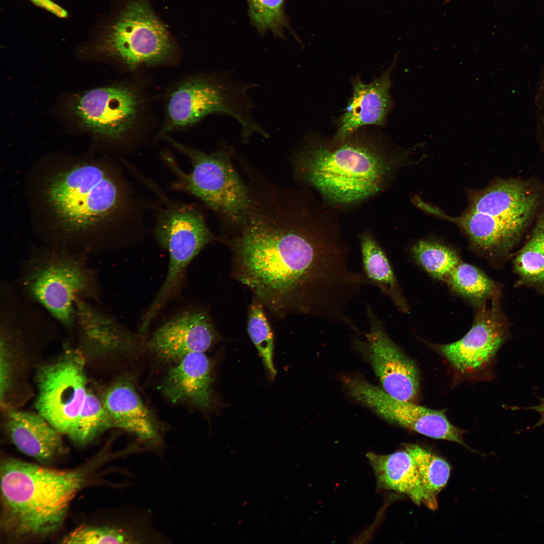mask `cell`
Returning <instances> with one entry per match:
<instances>
[{
    "mask_svg": "<svg viewBox=\"0 0 544 544\" xmlns=\"http://www.w3.org/2000/svg\"><path fill=\"white\" fill-rule=\"evenodd\" d=\"M4 410L6 430L21 452L46 465L65 451L61 434L37 412Z\"/></svg>",
    "mask_w": 544,
    "mask_h": 544,
    "instance_id": "e0dca14e",
    "label": "cell"
},
{
    "mask_svg": "<svg viewBox=\"0 0 544 544\" xmlns=\"http://www.w3.org/2000/svg\"><path fill=\"white\" fill-rule=\"evenodd\" d=\"M506 335L505 327L495 307L483 308L468 332L458 341L436 349L458 372L472 374L492 361Z\"/></svg>",
    "mask_w": 544,
    "mask_h": 544,
    "instance_id": "5bb4252c",
    "label": "cell"
},
{
    "mask_svg": "<svg viewBox=\"0 0 544 544\" xmlns=\"http://www.w3.org/2000/svg\"><path fill=\"white\" fill-rule=\"evenodd\" d=\"M405 446L416 464L425 495V505L435 510L438 507L437 496L447 485L451 466L441 457L418 445Z\"/></svg>",
    "mask_w": 544,
    "mask_h": 544,
    "instance_id": "cb8c5ba5",
    "label": "cell"
},
{
    "mask_svg": "<svg viewBox=\"0 0 544 544\" xmlns=\"http://www.w3.org/2000/svg\"><path fill=\"white\" fill-rule=\"evenodd\" d=\"M97 304L83 300L77 302L75 334L81 350L106 353L129 347L133 337Z\"/></svg>",
    "mask_w": 544,
    "mask_h": 544,
    "instance_id": "d6986e66",
    "label": "cell"
},
{
    "mask_svg": "<svg viewBox=\"0 0 544 544\" xmlns=\"http://www.w3.org/2000/svg\"><path fill=\"white\" fill-rule=\"evenodd\" d=\"M213 381L212 365L202 352L190 353L170 369L160 386L173 403H189L201 409L210 407Z\"/></svg>",
    "mask_w": 544,
    "mask_h": 544,
    "instance_id": "ac0fdd59",
    "label": "cell"
},
{
    "mask_svg": "<svg viewBox=\"0 0 544 544\" xmlns=\"http://www.w3.org/2000/svg\"><path fill=\"white\" fill-rule=\"evenodd\" d=\"M141 109L138 92L124 85L95 88L76 96L70 109L84 129L113 141L122 139L136 126Z\"/></svg>",
    "mask_w": 544,
    "mask_h": 544,
    "instance_id": "8fae6325",
    "label": "cell"
},
{
    "mask_svg": "<svg viewBox=\"0 0 544 544\" xmlns=\"http://www.w3.org/2000/svg\"><path fill=\"white\" fill-rule=\"evenodd\" d=\"M516 273L524 283H544V258L526 243L514 261Z\"/></svg>",
    "mask_w": 544,
    "mask_h": 544,
    "instance_id": "f546056e",
    "label": "cell"
},
{
    "mask_svg": "<svg viewBox=\"0 0 544 544\" xmlns=\"http://www.w3.org/2000/svg\"><path fill=\"white\" fill-rule=\"evenodd\" d=\"M125 536L108 527L81 526L63 539V543H120L127 542Z\"/></svg>",
    "mask_w": 544,
    "mask_h": 544,
    "instance_id": "4dcf8cb0",
    "label": "cell"
},
{
    "mask_svg": "<svg viewBox=\"0 0 544 544\" xmlns=\"http://www.w3.org/2000/svg\"><path fill=\"white\" fill-rule=\"evenodd\" d=\"M362 273L370 285L377 287L401 310L405 302L390 262L375 235L370 230L359 234Z\"/></svg>",
    "mask_w": 544,
    "mask_h": 544,
    "instance_id": "603a6c76",
    "label": "cell"
},
{
    "mask_svg": "<svg viewBox=\"0 0 544 544\" xmlns=\"http://www.w3.org/2000/svg\"><path fill=\"white\" fill-rule=\"evenodd\" d=\"M94 49L133 70L168 60L175 46L148 0H127L102 30Z\"/></svg>",
    "mask_w": 544,
    "mask_h": 544,
    "instance_id": "52a82bcc",
    "label": "cell"
},
{
    "mask_svg": "<svg viewBox=\"0 0 544 544\" xmlns=\"http://www.w3.org/2000/svg\"><path fill=\"white\" fill-rule=\"evenodd\" d=\"M14 283L24 298L73 336L78 300L98 303L101 296L97 274L88 256L49 246L29 252Z\"/></svg>",
    "mask_w": 544,
    "mask_h": 544,
    "instance_id": "5b68a950",
    "label": "cell"
},
{
    "mask_svg": "<svg viewBox=\"0 0 544 544\" xmlns=\"http://www.w3.org/2000/svg\"><path fill=\"white\" fill-rule=\"evenodd\" d=\"M412 253L428 273L440 280L447 279L460 262L454 250L434 241H420L413 247Z\"/></svg>",
    "mask_w": 544,
    "mask_h": 544,
    "instance_id": "484cf974",
    "label": "cell"
},
{
    "mask_svg": "<svg viewBox=\"0 0 544 544\" xmlns=\"http://www.w3.org/2000/svg\"><path fill=\"white\" fill-rule=\"evenodd\" d=\"M245 226L227 241L234 275L278 316L354 321L351 302L369 285L351 268L335 210L310 191L265 186L250 193Z\"/></svg>",
    "mask_w": 544,
    "mask_h": 544,
    "instance_id": "6da1fadb",
    "label": "cell"
},
{
    "mask_svg": "<svg viewBox=\"0 0 544 544\" xmlns=\"http://www.w3.org/2000/svg\"><path fill=\"white\" fill-rule=\"evenodd\" d=\"M30 1L36 6L44 9L60 18H65L68 16V13L66 11L51 0Z\"/></svg>",
    "mask_w": 544,
    "mask_h": 544,
    "instance_id": "1f68e13d",
    "label": "cell"
},
{
    "mask_svg": "<svg viewBox=\"0 0 544 544\" xmlns=\"http://www.w3.org/2000/svg\"><path fill=\"white\" fill-rule=\"evenodd\" d=\"M251 104L246 88L226 78L196 77L178 85L168 97L167 121L160 134L190 126L212 113L232 116L240 123L246 140L254 133L266 132L250 116Z\"/></svg>",
    "mask_w": 544,
    "mask_h": 544,
    "instance_id": "ba28073f",
    "label": "cell"
},
{
    "mask_svg": "<svg viewBox=\"0 0 544 544\" xmlns=\"http://www.w3.org/2000/svg\"><path fill=\"white\" fill-rule=\"evenodd\" d=\"M251 22L261 33L270 31L278 36L287 26L285 0H247Z\"/></svg>",
    "mask_w": 544,
    "mask_h": 544,
    "instance_id": "f1b7e54d",
    "label": "cell"
},
{
    "mask_svg": "<svg viewBox=\"0 0 544 544\" xmlns=\"http://www.w3.org/2000/svg\"><path fill=\"white\" fill-rule=\"evenodd\" d=\"M42 197L56 225L51 247L89 256L102 236L144 226L141 198L108 165L82 162L59 170L46 180Z\"/></svg>",
    "mask_w": 544,
    "mask_h": 544,
    "instance_id": "7a4b0ae2",
    "label": "cell"
},
{
    "mask_svg": "<svg viewBox=\"0 0 544 544\" xmlns=\"http://www.w3.org/2000/svg\"><path fill=\"white\" fill-rule=\"evenodd\" d=\"M523 409L531 410L538 412L540 415V419L535 427L540 426L544 424V398L540 399L539 403L535 406H530Z\"/></svg>",
    "mask_w": 544,
    "mask_h": 544,
    "instance_id": "d6a6232c",
    "label": "cell"
},
{
    "mask_svg": "<svg viewBox=\"0 0 544 544\" xmlns=\"http://www.w3.org/2000/svg\"><path fill=\"white\" fill-rule=\"evenodd\" d=\"M394 62L380 77L369 84L364 83L358 78L353 80L352 94L338 120L336 132L332 137L333 140H345L365 125H384L392 106L389 91Z\"/></svg>",
    "mask_w": 544,
    "mask_h": 544,
    "instance_id": "2e32d148",
    "label": "cell"
},
{
    "mask_svg": "<svg viewBox=\"0 0 544 544\" xmlns=\"http://www.w3.org/2000/svg\"><path fill=\"white\" fill-rule=\"evenodd\" d=\"M101 399L113 427L134 433L144 440L157 437L153 416L129 381L117 380L107 389Z\"/></svg>",
    "mask_w": 544,
    "mask_h": 544,
    "instance_id": "44dd1931",
    "label": "cell"
},
{
    "mask_svg": "<svg viewBox=\"0 0 544 544\" xmlns=\"http://www.w3.org/2000/svg\"><path fill=\"white\" fill-rule=\"evenodd\" d=\"M89 467L58 470L14 458L1 464L4 533L14 537H41L56 531L70 505L88 484Z\"/></svg>",
    "mask_w": 544,
    "mask_h": 544,
    "instance_id": "277c9868",
    "label": "cell"
},
{
    "mask_svg": "<svg viewBox=\"0 0 544 544\" xmlns=\"http://www.w3.org/2000/svg\"><path fill=\"white\" fill-rule=\"evenodd\" d=\"M447 279L456 292L476 302H483L489 298L494 289V283L488 277L466 263L460 262Z\"/></svg>",
    "mask_w": 544,
    "mask_h": 544,
    "instance_id": "4316f807",
    "label": "cell"
},
{
    "mask_svg": "<svg viewBox=\"0 0 544 544\" xmlns=\"http://www.w3.org/2000/svg\"><path fill=\"white\" fill-rule=\"evenodd\" d=\"M247 331L265 367L273 378L277 373L273 361V334L264 311L263 305L255 296L248 310Z\"/></svg>",
    "mask_w": 544,
    "mask_h": 544,
    "instance_id": "83f0119b",
    "label": "cell"
},
{
    "mask_svg": "<svg viewBox=\"0 0 544 544\" xmlns=\"http://www.w3.org/2000/svg\"><path fill=\"white\" fill-rule=\"evenodd\" d=\"M167 140L189 159L192 167L187 173L172 156L164 154V161L175 177L170 188L198 198L230 227L239 231L247 219L248 192L234 168L229 151L221 149L207 154L169 138Z\"/></svg>",
    "mask_w": 544,
    "mask_h": 544,
    "instance_id": "8992f818",
    "label": "cell"
},
{
    "mask_svg": "<svg viewBox=\"0 0 544 544\" xmlns=\"http://www.w3.org/2000/svg\"><path fill=\"white\" fill-rule=\"evenodd\" d=\"M377 488L403 494L418 505H425V495L414 459L406 448L386 455L369 452Z\"/></svg>",
    "mask_w": 544,
    "mask_h": 544,
    "instance_id": "7402d4cb",
    "label": "cell"
},
{
    "mask_svg": "<svg viewBox=\"0 0 544 544\" xmlns=\"http://www.w3.org/2000/svg\"><path fill=\"white\" fill-rule=\"evenodd\" d=\"M83 352L69 349L37 371V412L61 434L70 437L88 388Z\"/></svg>",
    "mask_w": 544,
    "mask_h": 544,
    "instance_id": "30bf717a",
    "label": "cell"
},
{
    "mask_svg": "<svg viewBox=\"0 0 544 544\" xmlns=\"http://www.w3.org/2000/svg\"><path fill=\"white\" fill-rule=\"evenodd\" d=\"M448 1H449V0H448Z\"/></svg>",
    "mask_w": 544,
    "mask_h": 544,
    "instance_id": "836d02e7",
    "label": "cell"
},
{
    "mask_svg": "<svg viewBox=\"0 0 544 544\" xmlns=\"http://www.w3.org/2000/svg\"><path fill=\"white\" fill-rule=\"evenodd\" d=\"M144 182L157 195L161 204L157 210L154 234L160 245L168 251L169 264L155 301L164 305L177 289L188 265L213 237L196 207L168 198L149 179Z\"/></svg>",
    "mask_w": 544,
    "mask_h": 544,
    "instance_id": "9c48e42d",
    "label": "cell"
},
{
    "mask_svg": "<svg viewBox=\"0 0 544 544\" xmlns=\"http://www.w3.org/2000/svg\"><path fill=\"white\" fill-rule=\"evenodd\" d=\"M366 307L369 324L366 345L382 389L395 399L413 402L419 391L418 370L390 338L371 307L368 304Z\"/></svg>",
    "mask_w": 544,
    "mask_h": 544,
    "instance_id": "4fadbf2b",
    "label": "cell"
},
{
    "mask_svg": "<svg viewBox=\"0 0 544 544\" xmlns=\"http://www.w3.org/2000/svg\"><path fill=\"white\" fill-rule=\"evenodd\" d=\"M113 427L102 399L88 388L76 426L69 438L78 444H85Z\"/></svg>",
    "mask_w": 544,
    "mask_h": 544,
    "instance_id": "d4e9b609",
    "label": "cell"
},
{
    "mask_svg": "<svg viewBox=\"0 0 544 544\" xmlns=\"http://www.w3.org/2000/svg\"><path fill=\"white\" fill-rule=\"evenodd\" d=\"M428 212L458 225L475 247L491 254L509 250L524 231L518 225L503 218L468 210L456 217L447 216L432 206Z\"/></svg>",
    "mask_w": 544,
    "mask_h": 544,
    "instance_id": "ffe728a7",
    "label": "cell"
},
{
    "mask_svg": "<svg viewBox=\"0 0 544 544\" xmlns=\"http://www.w3.org/2000/svg\"><path fill=\"white\" fill-rule=\"evenodd\" d=\"M217 338L208 315L201 310H190L163 324L154 332L148 345L161 359L178 361L190 353L206 352Z\"/></svg>",
    "mask_w": 544,
    "mask_h": 544,
    "instance_id": "9a60e30c",
    "label": "cell"
},
{
    "mask_svg": "<svg viewBox=\"0 0 544 544\" xmlns=\"http://www.w3.org/2000/svg\"><path fill=\"white\" fill-rule=\"evenodd\" d=\"M347 386L354 398L388 421L431 438L467 447L463 439L464 431L453 425L444 412L395 399L362 380L351 379Z\"/></svg>",
    "mask_w": 544,
    "mask_h": 544,
    "instance_id": "7c38bea8",
    "label": "cell"
},
{
    "mask_svg": "<svg viewBox=\"0 0 544 544\" xmlns=\"http://www.w3.org/2000/svg\"><path fill=\"white\" fill-rule=\"evenodd\" d=\"M402 157L385 138L358 130L342 141L309 136L295 152L292 162L298 181L336 210L382 192Z\"/></svg>",
    "mask_w": 544,
    "mask_h": 544,
    "instance_id": "3957f363",
    "label": "cell"
}]
</instances>
